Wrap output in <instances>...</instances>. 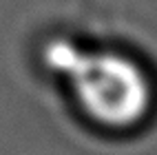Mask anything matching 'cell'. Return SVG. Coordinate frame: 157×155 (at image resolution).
<instances>
[{"instance_id": "cell-1", "label": "cell", "mask_w": 157, "mask_h": 155, "mask_svg": "<svg viewBox=\"0 0 157 155\" xmlns=\"http://www.w3.org/2000/svg\"><path fill=\"white\" fill-rule=\"evenodd\" d=\"M44 67L64 80L80 115L104 133H133L155 111L157 89L151 71L124 51L86 49L56 38L44 47Z\"/></svg>"}]
</instances>
